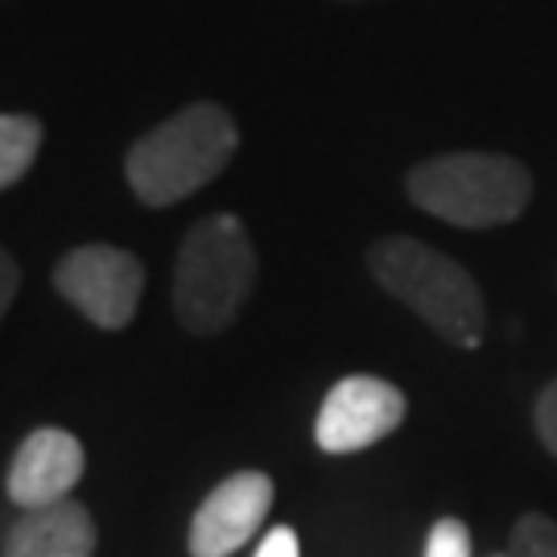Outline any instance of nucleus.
Returning a JSON list of instances; mask_svg holds the SVG:
<instances>
[{
  "mask_svg": "<svg viewBox=\"0 0 557 557\" xmlns=\"http://www.w3.org/2000/svg\"><path fill=\"white\" fill-rule=\"evenodd\" d=\"M41 149V120L29 112H0V190L17 186Z\"/></svg>",
  "mask_w": 557,
  "mask_h": 557,
  "instance_id": "nucleus-10",
  "label": "nucleus"
},
{
  "mask_svg": "<svg viewBox=\"0 0 557 557\" xmlns=\"http://www.w3.org/2000/svg\"><path fill=\"white\" fill-rule=\"evenodd\" d=\"M96 520L79 499H54L41 508H21L9 524L0 557H91L96 554Z\"/></svg>",
  "mask_w": 557,
  "mask_h": 557,
  "instance_id": "nucleus-9",
  "label": "nucleus"
},
{
  "mask_svg": "<svg viewBox=\"0 0 557 557\" xmlns=\"http://www.w3.org/2000/svg\"><path fill=\"white\" fill-rule=\"evenodd\" d=\"M409 199L455 227H504L524 215L533 174L504 153H442L409 170Z\"/></svg>",
  "mask_w": 557,
  "mask_h": 557,
  "instance_id": "nucleus-4",
  "label": "nucleus"
},
{
  "mask_svg": "<svg viewBox=\"0 0 557 557\" xmlns=\"http://www.w3.org/2000/svg\"><path fill=\"white\" fill-rule=\"evenodd\" d=\"M496 557H508V554H496Z\"/></svg>",
  "mask_w": 557,
  "mask_h": 557,
  "instance_id": "nucleus-16",
  "label": "nucleus"
},
{
  "mask_svg": "<svg viewBox=\"0 0 557 557\" xmlns=\"http://www.w3.org/2000/svg\"><path fill=\"white\" fill-rule=\"evenodd\" d=\"M54 289L87 322L103 331H124L145 294V264L116 244H79L59 260Z\"/></svg>",
  "mask_w": 557,
  "mask_h": 557,
  "instance_id": "nucleus-5",
  "label": "nucleus"
},
{
  "mask_svg": "<svg viewBox=\"0 0 557 557\" xmlns=\"http://www.w3.org/2000/svg\"><path fill=\"white\" fill-rule=\"evenodd\" d=\"M239 149V128L220 103H190L133 140L124 178L145 207H170L190 199L220 178Z\"/></svg>",
  "mask_w": 557,
  "mask_h": 557,
  "instance_id": "nucleus-1",
  "label": "nucleus"
},
{
  "mask_svg": "<svg viewBox=\"0 0 557 557\" xmlns=\"http://www.w3.org/2000/svg\"><path fill=\"white\" fill-rule=\"evenodd\" d=\"M405 413L409 400L397 384L380 376H343L314 418V442L326 455H356L388 438Z\"/></svg>",
  "mask_w": 557,
  "mask_h": 557,
  "instance_id": "nucleus-6",
  "label": "nucleus"
},
{
  "mask_svg": "<svg viewBox=\"0 0 557 557\" xmlns=\"http://www.w3.org/2000/svg\"><path fill=\"white\" fill-rule=\"evenodd\" d=\"M17 289H21L17 260H13L9 248H0V322H4V314H9V306H13V298H17Z\"/></svg>",
  "mask_w": 557,
  "mask_h": 557,
  "instance_id": "nucleus-15",
  "label": "nucleus"
},
{
  "mask_svg": "<svg viewBox=\"0 0 557 557\" xmlns=\"http://www.w3.org/2000/svg\"><path fill=\"white\" fill-rule=\"evenodd\" d=\"M83 467H87V455H83L79 438L46 425L17 446L4 487L17 508H41V504L71 496V487L83 479Z\"/></svg>",
  "mask_w": 557,
  "mask_h": 557,
  "instance_id": "nucleus-8",
  "label": "nucleus"
},
{
  "mask_svg": "<svg viewBox=\"0 0 557 557\" xmlns=\"http://www.w3.org/2000/svg\"><path fill=\"white\" fill-rule=\"evenodd\" d=\"M257 557H301L298 533H294L289 524L269 529V533H264V541L257 545Z\"/></svg>",
  "mask_w": 557,
  "mask_h": 557,
  "instance_id": "nucleus-14",
  "label": "nucleus"
},
{
  "mask_svg": "<svg viewBox=\"0 0 557 557\" xmlns=\"http://www.w3.org/2000/svg\"><path fill=\"white\" fill-rule=\"evenodd\" d=\"M368 273L384 294L430 322L450 347L471 351L483 343L487 306L479 281L455 257L421 244L418 236H384L368 248Z\"/></svg>",
  "mask_w": 557,
  "mask_h": 557,
  "instance_id": "nucleus-2",
  "label": "nucleus"
},
{
  "mask_svg": "<svg viewBox=\"0 0 557 557\" xmlns=\"http://www.w3.org/2000/svg\"><path fill=\"white\" fill-rule=\"evenodd\" d=\"M533 425H537L541 446L557 458V380H549V384L541 388L537 405H533Z\"/></svg>",
  "mask_w": 557,
  "mask_h": 557,
  "instance_id": "nucleus-13",
  "label": "nucleus"
},
{
  "mask_svg": "<svg viewBox=\"0 0 557 557\" xmlns=\"http://www.w3.org/2000/svg\"><path fill=\"white\" fill-rule=\"evenodd\" d=\"M257 285V248L236 215L199 220L174 260V314L190 335H220Z\"/></svg>",
  "mask_w": 557,
  "mask_h": 557,
  "instance_id": "nucleus-3",
  "label": "nucleus"
},
{
  "mask_svg": "<svg viewBox=\"0 0 557 557\" xmlns=\"http://www.w3.org/2000/svg\"><path fill=\"white\" fill-rule=\"evenodd\" d=\"M508 557H557V520L545 512H524L512 524Z\"/></svg>",
  "mask_w": 557,
  "mask_h": 557,
  "instance_id": "nucleus-11",
  "label": "nucleus"
},
{
  "mask_svg": "<svg viewBox=\"0 0 557 557\" xmlns=\"http://www.w3.org/2000/svg\"><path fill=\"white\" fill-rule=\"evenodd\" d=\"M273 508V479L264 471H236L199 504L190 520V557H232L257 537Z\"/></svg>",
  "mask_w": 557,
  "mask_h": 557,
  "instance_id": "nucleus-7",
  "label": "nucleus"
},
{
  "mask_svg": "<svg viewBox=\"0 0 557 557\" xmlns=\"http://www.w3.org/2000/svg\"><path fill=\"white\" fill-rule=\"evenodd\" d=\"M425 557H471V529L455 517L434 520L425 537Z\"/></svg>",
  "mask_w": 557,
  "mask_h": 557,
  "instance_id": "nucleus-12",
  "label": "nucleus"
}]
</instances>
